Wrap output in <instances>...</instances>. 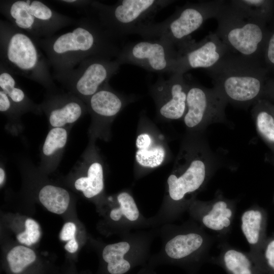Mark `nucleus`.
I'll use <instances>...</instances> for the list:
<instances>
[{
  "mask_svg": "<svg viewBox=\"0 0 274 274\" xmlns=\"http://www.w3.org/2000/svg\"><path fill=\"white\" fill-rule=\"evenodd\" d=\"M72 31L58 36L36 39L47 55L55 78L75 68L85 59L93 56L116 58L121 48L116 39L91 17L78 20Z\"/></svg>",
  "mask_w": 274,
  "mask_h": 274,
  "instance_id": "1",
  "label": "nucleus"
},
{
  "mask_svg": "<svg viewBox=\"0 0 274 274\" xmlns=\"http://www.w3.org/2000/svg\"><path fill=\"white\" fill-rule=\"evenodd\" d=\"M36 39L0 20V63L14 75L52 88L55 85L47 58Z\"/></svg>",
  "mask_w": 274,
  "mask_h": 274,
  "instance_id": "2",
  "label": "nucleus"
},
{
  "mask_svg": "<svg viewBox=\"0 0 274 274\" xmlns=\"http://www.w3.org/2000/svg\"><path fill=\"white\" fill-rule=\"evenodd\" d=\"M208 72L214 87L228 103L247 107L256 102L262 88L257 62L229 54Z\"/></svg>",
  "mask_w": 274,
  "mask_h": 274,
  "instance_id": "3",
  "label": "nucleus"
},
{
  "mask_svg": "<svg viewBox=\"0 0 274 274\" xmlns=\"http://www.w3.org/2000/svg\"><path fill=\"white\" fill-rule=\"evenodd\" d=\"M225 1H205L187 3L178 7L165 20L153 22L139 33L145 40H159L181 48L192 40L191 35L208 19L215 18Z\"/></svg>",
  "mask_w": 274,
  "mask_h": 274,
  "instance_id": "4",
  "label": "nucleus"
},
{
  "mask_svg": "<svg viewBox=\"0 0 274 274\" xmlns=\"http://www.w3.org/2000/svg\"><path fill=\"white\" fill-rule=\"evenodd\" d=\"M175 1L173 0H122L108 5L91 1L89 6L96 19L114 37L139 35L161 10Z\"/></svg>",
  "mask_w": 274,
  "mask_h": 274,
  "instance_id": "5",
  "label": "nucleus"
},
{
  "mask_svg": "<svg viewBox=\"0 0 274 274\" xmlns=\"http://www.w3.org/2000/svg\"><path fill=\"white\" fill-rule=\"evenodd\" d=\"M215 19L216 33L230 54L256 62L264 40L260 20L254 18L232 5L224 4Z\"/></svg>",
  "mask_w": 274,
  "mask_h": 274,
  "instance_id": "6",
  "label": "nucleus"
},
{
  "mask_svg": "<svg viewBox=\"0 0 274 274\" xmlns=\"http://www.w3.org/2000/svg\"><path fill=\"white\" fill-rule=\"evenodd\" d=\"M0 12L15 27L35 39L50 37L78 22L38 0L1 1Z\"/></svg>",
  "mask_w": 274,
  "mask_h": 274,
  "instance_id": "7",
  "label": "nucleus"
},
{
  "mask_svg": "<svg viewBox=\"0 0 274 274\" xmlns=\"http://www.w3.org/2000/svg\"><path fill=\"white\" fill-rule=\"evenodd\" d=\"M184 149L177 173L171 174L167 181L169 196L176 201L199 189L217 164L215 156L204 143Z\"/></svg>",
  "mask_w": 274,
  "mask_h": 274,
  "instance_id": "8",
  "label": "nucleus"
},
{
  "mask_svg": "<svg viewBox=\"0 0 274 274\" xmlns=\"http://www.w3.org/2000/svg\"><path fill=\"white\" fill-rule=\"evenodd\" d=\"M121 64L116 58L93 56L56 80L74 94L86 101L117 74Z\"/></svg>",
  "mask_w": 274,
  "mask_h": 274,
  "instance_id": "9",
  "label": "nucleus"
},
{
  "mask_svg": "<svg viewBox=\"0 0 274 274\" xmlns=\"http://www.w3.org/2000/svg\"><path fill=\"white\" fill-rule=\"evenodd\" d=\"M187 110L183 117L185 126L199 130L209 125L226 121L227 101L214 88L205 87L187 77Z\"/></svg>",
  "mask_w": 274,
  "mask_h": 274,
  "instance_id": "10",
  "label": "nucleus"
},
{
  "mask_svg": "<svg viewBox=\"0 0 274 274\" xmlns=\"http://www.w3.org/2000/svg\"><path fill=\"white\" fill-rule=\"evenodd\" d=\"M177 56V50L173 46L159 40H145L126 44L116 59L121 65L133 64L150 72L172 74Z\"/></svg>",
  "mask_w": 274,
  "mask_h": 274,
  "instance_id": "11",
  "label": "nucleus"
},
{
  "mask_svg": "<svg viewBox=\"0 0 274 274\" xmlns=\"http://www.w3.org/2000/svg\"><path fill=\"white\" fill-rule=\"evenodd\" d=\"M172 73L185 74L197 68L211 69L224 59L230 53L217 33L211 32L200 41L192 40L177 50Z\"/></svg>",
  "mask_w": 274,
  "mask_h": 274,
  "instance_id": "12",
  "label": "nucleus"
},
{
  "mask_svg": "<svg viewBox=\"0 0 274 274\" xmlns=\"http://www.w3.org/2000/svg\"><path fill=\"white\" fill-rule=\"evenodd\" d=\"M188 82L185 74H171L165 79L159 76L150 86V92L159 115L169 120L183 118L187 110Z\"/></svg>",
  "mask_w": 274,
  "mask_h": 274,
  "instance_id": "13",
  "label": "nucleus"
},
{
  "mask_svg": "<svg viewBox=\"0 0 274 274\" xmlns=\"http://www.w3.org/2000/svg\"><path fill=\"white\" fill-rule=\"evenodd\" d=\"M46 104L49 105V121L53 127L74 123L85 111L82 102L72 95L53 97Z\"/></svg>",
  "mask_w": 274,
  "mask_h": 274,
  "instance_id": "14",
  "label": "nucleus"
},
{
  "mask_svg": "<svg viewBox=\"0 0 274 274\" xmlns=\"http://www.w3.org/2000/svg\"><path fill=\"white\" fill-rule=\"evenodd\" d=\"M92 113L99 117L111 118L125 106L126 98L112 89L109 83L103 85L86 101Z\"/></svg>",
  "mask_w": 274,
  "mask_h": 274,
  "instance_id": "15",
  "label": "nucleus"
},
{
  "mask_svg": "<svg viewBox=\"0 0 274 274\" xmlns=\"http://www.w3.org/2000/svg\"><path fill=\"white\" fill-rule=\"evenodd\" d=\"M137 150L135 158L141 166L154 168L160 166L165 157V150L160 144H157L148 133L140 134L136 138Z\"/></svg>",
  "mask_w": 274,
  "mask_h": 274,
  "instance_id": "16",
  "label": "nucleus"
},
{
  "mask_svg": "<svg viewBox=\"0 0 274 274\" xmlns=\"http://www.w3.org/2000/svg\"><path fill=\"white\" fill-rule=\"evenodd\" d=\"M203 243V238L197 233H190L176 236L165 245V250L170 258L176 259L185 257L198 250Z\"/></svg>",
  "mask_w": 274,
  "mask_h": 274,
  "instance_id": "17",
  "label": "nucleus"
},
{
  "mask_svg": "<svg viewBox=\"0 0 274 274\" xmlns=\"http://www.w3.org/2000/svg\"><path fill=\"white\" fill-rule=\"evenodd\" d=\"M129 244L125 242L108 245L102 251V258L108 263V270L111 274H123L130 267L128 261L123 258L129 251Z\"/></svg>",
  "mask_w": 274,
  "mask_h": 274,
  "instance_id": "18",
  "label": "nucleus"
},
{
  "mask_svg": "<svg viewBox=\"0 0 274 274\" xmlns=\"http://www.w3.org/2000/svg\"><path fill=\"white\" fill-rule=\"evenodd\" d=\"M39 198L48 211L57 214H61L66 210L70 200V194L65 189L53 185L43 187Z\"/></svg>",
  "mask_w": 274,
  "mask_h": 274,
  "instance_id": "19",
  "label": "nucleus"
},
{
  "mask_svg": "<svg viewBox=\"0 0 274 274\" xmlns=\"http://www.w3.org/2000/svg\"><path fill=\"white\" fill-rule=\"evenodd\" d=\"M103 168L98 162L91 163L88 169L87 176L78 179L75 187L81 191L87 198H91L98 194L104 188Z\"/></svg>",
  "mask_w": 274,
  "mask_h": 274,
  "instance_id": "20",
  "label": "nucleus"
},
{
  "mask_svg": "<svg viewBox=\"0 0 274 274\" xmlns=\"http://www.w3.org/2000/svg\"><path fill=\"white\" fill-rule=\"evenodd\" d=\"M0 90L5 92L15 106H29L23 90L17 86L14 74L0 63Z\"/></svg>",
  "mask_w": 274,
  "mask_h": 274,
  "instance_id": "21",
  "label": "nucleus"
},
{
  "mask_svg": "<svg viewBox=\"0 0 274 274\" xmlns=\"http://www.w3.org/2000/svg\"><path fill=\"white\" fill-rule=\"evenodd\" d=\"M231 210L228 208L227 203L223 200L216 201L209 213L203 216L202 222L207 228L220 231L230 225V218L232 216Z\"/></svg>",
  "mask_w": 274,
  "mask_h": 274,
  "instance_id": "22",
  "label": "nucleus"
},
{
  "mask_svg": "<svg viewBox=\"0 0 274 274\" xmlns=\"http://www.w3.org/2000/svg\"><path fill=\"white\" fill-rule=\"evenodd\" d=\"M261 221L262 214L257 210L246 211L242 216V230L250 245H255L259 241Z\"/></svg>",
  "mask_w": 274,
  "mask_h": 274,
  "instance_id": "23",
  "label": "nucleus"
},
{
  "mask_svg": "<svg viewBox=\"0 0 274 274\" xmlns=\"http://www.w3.org/2000/svg\"><path fill=\"white\" fill-rule=\"evenodd\" d=\"M256 127L259 134L266 141L274 144V117L256 104L252 110Z\"/></svg>",
  "mask_w": 274,
  "mask_h": 274,
  "instance_id": "24",
  "label": "nucleus"
},
{
  "mask_svg": "<svg viewBox=\"0 0 274 274\" xmlns=\"http://www.w3.org/2000/svg\"><path fill=\"white\" fill-rule=\"evenodd\" d=\"M36 258V254L31 249L22 246L14 247L7 257L10 269L14 273L21 272L35 261Z\"/></svg>",
  "mask_w": 274,
  "mask_h": 274,
  "instance_id": "25",
  "label": "nucleus"
},
{
  "mask_svg": "<svg viewBox=\"0 0 274 274\" xmlns=\"http://www.w3.org/2000/svg\"><path fill=\"white\" fill-rule=\"evenodd\" d=\"M223 259L226 267L232 274H252L251 262L242 252L228 250L225 252Z\"/></svg>",
  "mask_w": 274,
  "mask_h": 274,
  "instance_id": "26",
  "label": "nucleus"
},
{
  "mask_svg": "<svg viewBox=\"0 0 274 274\" xmlns=\"http://www.w3.org/2000/svg\"><path fill=\"white\" fill-rule=\"evenodd\" d=\"M120 208L113 209L110 213L111 218L118 221L124 215L130 221L138 219L139 212L133 197L128 193L122 192L117 196Z\"/></svg>",
  "mask_w": 274,
  "mask_h": 274,
  "instance_id": "27",
  "label": "nucleus"
},
{
  "mask_svg": "<svg viewBox=\"0 0 274 274\" xmlns=\"http://www.w3.org/2000/svg\"><path fill=\"white\" fill-rule=\"evenodd\" d=\"M67 133L62 127H53L47 134L43 146V154L49 156L63 148L67 142Z\"/></svg>",
  "mask_w": 274,
  "mask_h": 274,
  "instance_id": "28",
  "label": "nucleus"
},
{
  "mask_svg": "<svg viewBox=\"0 0 274 274\" xmlns=\"http://www.w3.org/2000/svg\"><path fill=\"white\" fill-rule=\"evenodd\" d=\"M25 230L17 236L18 241L21 244L30 246L37 243L41 235L40 226L33 219H27L25 223Z\"/></svg>",
  "mask_w": 274,
  "mask_h": 274,
  "instance_id": "29",
  "label": "nucleus"
},
{
  "mask_svg": "<svg viewBox=\"0 0 274 274\" xmlns=\"http://www.w3.org/2000/svg\"><path fill=\"white\" fill-rule=\"evenodd\" d=\"M76 226L72 222H67L64 224L59 234L60 238L63 241H70L75 238Z\"/></svg>",
  "mask_w": 274,
  "mask_h": 274,
  "instance_id": "30",
  "label": "nucleus"
},
{
  "mask_svg": "<svg viewBox=\"0 0 274 274\" xmlns=\"http://www.w3.org/2000/svg\"><path fill=\"white\" fill-rule=\"evenodd\" d=\"M15 106L12 104L7 94L0 90V111L8 112L11 111Z\"/></svg>",
  "mask_w": 274,
  "mask_h": 274,
  "instance_id": "31",
  "label": "nucleus"
},
{
  "mask_svg": "<svg viewBox=\"0 0 274 274\" xmlns=\"http://www.w3.org/2000/svg\"><path fill=\"white\" fill-rule=\"evenodd\" d=\"M266 57L268 62L274 65V32L268 42Z\"/></svg>",
  "mask_w": 274,
  "mask_h": 274,
  "instance_id": "32",
  "label": "nucleus"
},
{
  "mask_svg": "<svg viewBox=\"0 0 274 274\" xmlns=\"http://www.w3.org/2000/svg\"><path fill=\"white\" fill-rule=\"evenodd\" d=\"M265 256L268 264L274 269V240L267 246Z\"/></svg>",
  "mask_w": 274,
  "mask_h": 274,
  "instance_id": "33",
  "label": "nucleus"
},
{
  "mask_svg": "<svg viewBox=\"0 0 274 274\" xmlns=\"http://www.w3.org/2000/svg\"><path fill=\"white\" fill-rule=\"evenodd\" d=\"M58 2L62 4L82 8L89 6L91 1L63 0L59 1Z\"/></svg>",
  "mask_w": 274,
  "mask_h": 274,
  "instance_id": "34",
  "label": "nucleus"
},
{
  "mask_svg": "<svg viewBox=\"0 0 274 274\" xmlns=\"http://www.w3.org/2000/svg\"><path fill=\"white\" fill-rule=\"evenodd\" d=\"M65 249L70 252H75L78 248V244L75 238L70 240L64 246Z\"/></svg>",
  "mask_w": 274,
  "mask_h": 274,
  "instance_id": "35",
  "label": "nucleus"
},
{
  "mask_svg": "<svg viewBox=\"0 0 274 274\" xmlns=\"http://www.w3.org/2000/svg\"><path fill=\"white\" fill-rule=\"evenodd\" d=\"M5 178V172L3 168H0V184L2 185Z\"/></svg>",
  "mask_w": 274,
  "mask_h": 274,
  "instance_id": "36",
  "label": "nucleus"
}]
</instances>
